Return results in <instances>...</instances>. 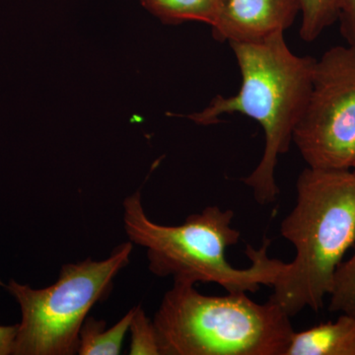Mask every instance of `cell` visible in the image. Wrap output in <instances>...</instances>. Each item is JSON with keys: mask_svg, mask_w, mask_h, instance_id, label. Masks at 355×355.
Returning a JSON list of instances; mask_svg holds the SVG:
<instances>
[{"mask_svg": "<svg viewBox=\"0 0 355 355\" xmlns=\"http://www.w3.org/2000/svg\"><path fill=\"white\" fill-rule=\"evenodd\" d=\"M300 13V0H218L211 25L219 41L253 43L291 28Z\"/></svg>", "mask_w": 355, "mask_h": 355, "instance_id": "cell-7", "label": "cell"}, {"mask_svg": "<svg viewBox=\"0 0 355 355\" xmlns=\"http://www.w3.org/2000/svg\"><path fill=\"white\" fill-rule=\"evenodd\" d=\"M343 3V0H300L301 38L307 43L319 38L338 20Z\"/></svg>", "mask_w": 355, "mask_h": 355, "instance_id": "cell-11", "label": "cell"}, {"mask_svg": "<svg viewBox=\"0 0 355 355\" xmlns=\"http://www.w3.org/2000/svg\"><path fill=\"white\" fill-rule=\"evenodd\" d=\"M0 286L6 287V286H4L3 282H2L1 280H0Z\"/></svg>", "mask_w": 355, "mask_h": 355, "instance_id": "cell-17", "label": "cell"}, {"mask_svg": "<svg viewBox=\"0 0 355 355\" xmlns=\"http://www.w3.org/2000/svg\"><path fill=\"white\" fill-rule=\"evenodd\" d=\"M352 171L354 172V174L355 175V161L354 163V166H352Z\"/></svg>", "mask_w": 355, "mask_h": 355, "instance_id": "cell-16", "label": "cell"}, {"mask_svg": "<svg viewBox=\"0 0 355 355\" xmlns=\"http://www.w3.org/2000/svg\"><path fill=\"white\" fill-rule=\"evenodd\" d=\"M17 331L18 324L14 326H0V355L13 354Z\"/></svg>", "mask_w": 355, "mask_h": 355, "instance_id": "cell-15", "label": "cell"}, {"mask_svg": "<svg viewBox=\"0 0 355 355\" xmlns=\"http://www.w3.org/2000/svg\"><path fill=\"white\" fill-rule=\"evenodd\" d=\"M123 243L103 261L62 266L55 284L35 289L11 279L6 286L17 301L21 322L13 355H73L88 313L109 295L114 277L130 263L133 246Z\"/></svg>", "mask_w": 355, "mask_h": 355, "instance_id": "cell-5", "label": "cell"}, {"mask_svg": "<svg viewBox=\"0 0 355 355\" xmlns=\"http://www.w3.org/2000/svg\"><path fill=\"white\" fill-rule=\"evenodd\" d=\"M123 220L128 241L146 250L148 268L159 277L190 284H216L227 292H256L273 286L286 263L268 256L270 240L258 249L248 245L251 265L234 268L226 250L234 246L241 233L232 226L234 212L216 205L187 217L180 225H162L151 220L144 210L141 193L123 200Z\"/></svg>", "mask_w": 355, "mask_h": 355, "instance_id": "cell-3", "label": "cell"}, {"mask_svg": "<svg viewBox=\"0 0 355 355\" xmlns=\"http://www.w3.org/2000/svg\"><path fill=\"white\" fill-rule=\"evenodd\" d=\"M241 72V87L231 97L216 96L209 106L189 118L214 125L226 114H242L260 123L265 149L258 166L242 179L260 205L275 202L279 195L275 169L293 142L294 130L304 114L316 60L299 57L287 46L284 33L253 43H232Z\"/></svg>", "mask_w": 355, "mask_h": 355, "instance_id": "cell-1", "label": "cell"}, {"mask_svg": "<svg viewBox=\"0 0 355 355\" xmlns=\"http://www.w3.org/2000/svg\"><path fill=\"white\" fill-rule=\"evenodd\" d=\"M296 190L295 207L280 225L282 237L295 248V258L286 263L270 298L291 317L305 308H323L336 270L355 243L352 170L306 168Z\"/></svg>", "mask_w": 355, "mask_h": 355, "instance_id": "cell-2", "label": "cell"}, {"mask_svg": "<svg viewBox=\"0 0 355 355\" xmlns=\"http://www.w3.org/2000/svg\"><path fill=\"white\" fill-rule=\"evenodd\" d=\"M277 303L252 300L246 292L205 295L174 280L153 322L161 355H286L294 334Z\"/></svg>", "mask_w": 355, "mask_h": 355, "instance_id": "cell-4", "label": "cell"}, {"mask_svg": "<svg viewBox=\"0 0 355 355\" xmlns=\"http://www.w3.org/2000/svg\"><path fill=\"white\" fill-rule=\"evenodd\" d=\"M132 355H161L157 331L153 320L147 317L141 305L135 307V313L130 324Z\"/></svg>", "mask_w": 355, "mask_h": 355, "instance_id": "cell-13", "label": "cell"}, {"mask_svg": "<svg viewBox=\"0 0 355 355\" xmlns=\"http://www.w3.org/2000/svg\"><path fill=\"white\" fill-rule=\"evenodd\" d=\"M338 20L347 46L355 50V0H343Z\"/></svg>", "mask_w": 355, "mask_h": 355, "instance_id": "cell-14", "label": "cell"}, {"mask_svg": "<svg viewBox=\"0 0 355 355\" xmlns=\"http://www.w3.org/2000/svg\"><path fill=\"white\" fill-rule=\"evenodd\" d=\"M293 142L308 167L352 170L355 161V50L336 46L316 60Z\"/></svg>", "mask_w": 355, "mask_h": 355, "instance_id": "cell-6", "label": "cell"}, {"mask_svg": "<svg viewBox=\"0 0 355 355\" xmlns=\"http://www.w3.org/2000/svg\"><path fill=\"white\" fill-rule=\"evenodd\" d=\"M330 298L331 312L355 317V250L349 260L338 266Z\"/></svg>", "mask_w": 355, "mask_h": 355, "instance_id": "cell-12", "label": "cell"}, {"mask_svg": "<svg viewBox=\"0 0 355 355\" xmlns=\"http://www.w3.org/2000/svg\"><path fill=\"white\" fill-rule=\"evenodd\" d=\"M135 308L128 311L118 323L107 329L104 320L87 317L79 333V355H119L123 340L130 330Z\"/></svg>", "mask_w": 355, "mask_h": 355, "instance_id": "cell-9", "label": "cell"}, {"mask_svg": "<svg viewBox=\"0 0 355 355\" xmlns=\"http://www.w3.org/2000/svg\"><path fill=\"white\" fill-rule=\"evenodd\" d=\"M286 355H355V317L342 314L301 331H294Z\"/></svg>", "mask_w": 355, "mask_h": 355, "instance_id": "cell-8", "label": "cell"}, {"mask_svg": "<svg viewBox=\"0 0 355 355\" xmlns=\"http://www.w3.org/2000/svg\"><path fill=\"white\" fill-rule=\"evenodd\" d=\"M218 0H141L151 13L168 23L198 21L211 26Z\"/></svg>", "mask_w": 355, "mask_h": 355, "instance_id": "cell-10", "label": "cell"}]
</instances>
